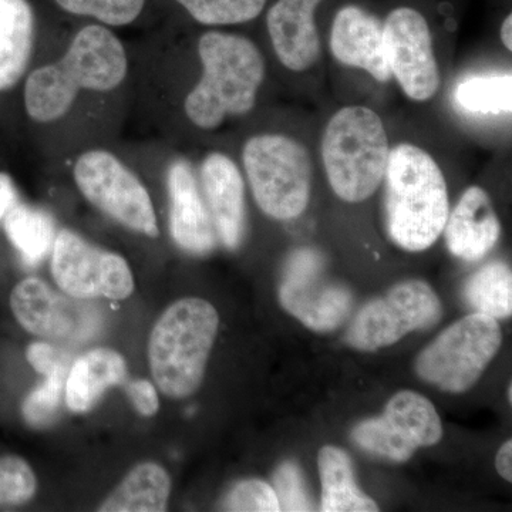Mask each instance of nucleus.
I'll list each match as a JSON object with an SVG mask.
<instances>
[{"label":"nucleus","instance_id":"1","mask_svg":"<svg viewBox=\"0 0 512 512\" xmlns=\"http://www.w3.org/2000/svg\"><path fill=\"white\" fill-rule=\"evenodd\" d=\"M133 80V57L120 36L84 23L30 67L19 92L26 123L47 156L72 157L113 133Z\"/></svg>","mask_w":512,"mask_h":512},{"label":"nucleus","instance_id":"2","mask_svg":"<svg viewBox=\"0 0 512 512\" xmlns=\"http://www.w3.org/2000/svg\"><path fill=\"white\" fill-rule=\"evenodd\" d=\"M195 55L200 73L177 99L180 116L188 126L214 131L225 121L254 110L266 63L251 39L210 29L198 37Z\"/></svg>","mask_w":512,"mask_h":512},{"label":"nucleus","instance_id":"3","mask_svg":"<svg viewBox=\"0 0 512 512\" xmlns=\"http://www.w3.org/2000/svg\"><path fill=\"white\" fill-rule=\"evenodd\" d=\"M384 190L387 234L409 252L429 249L443 234L450 208L446 178L427 151L413 144L390 150Z\"/></svg>","mask_w":512,"mask_h":512},{"label":"nucleus","instance_id":"4","mask_svg":"<svg viewBox=\"0 0 512 512\" xmlns=\"http://www.w3.org/2000/svg\"><path fill=\"white\" fill-rule=\"evenodd\" d=\"M218 329L220 315L205 299L184 298L165 309L148 339V365L164 396L180 400L200 389Z\"/></svg>","mask_w":512,"mask_h":512},{"label":"nucleus","instance_id":"5","mask_svg":"<svg viewBox=\"0 0 512 512\" xmlns=\"http://www.w3.org/2000/svg\"><path fill=\"white\" fill-rule=\"evenodd\" d=\"M390 146L379 114L363 106L339 110L326 126L322 158L340 200L366 201L382 184Z\"/></svg>","mask_w":512,"mask_h":512},{"label":"nucleus","instance_id":"6","mask_svg":"<svg viewBox=\"0 0 512 512\" xmlns=\"http://www.w3.org/2000/svg\"><path fill=\"white\" fill-rule=\"evenodd\" d=\"M70 158L73 183L84 200L134 234L160 237L153 197L133 164L106 144L83 148Z\"/></svg>","mask_w":512,"mask_h":512},{"label":"nucleus","instance_id":"7","mask_svg":"<svg viewBox=\"0 0 512 512\" xmlns=\"http://www.w3.org/2000/svg\"><path fill=\"white\" fill-rule=\"evenodd\" d=\"M241 160L254 200L266 215L288 221L305 212L312 188L305 146L281 134H256L244 144Z\"/></svg>","mask_w":512,"mask_h":512},{"label":"nucleus","instance_id":"8","mask_svg":"<svg viewBox=\"0 0 512 512\" xmlns=\"http://www.w3.org/2000/svg\"><path fill=\"white\" fill-rule=\"evenodd\" d=\"M503 332L497 319L471 313L457 320L421 350L416 373L424 382L447 393H466L497 356Z\"/></svg>","mask_w":512,"mask_h":512},{"label":"nucleus","instance_id":"9","mask_svg":"<svg viewBox=\"0 0 512 512\" xmlns=\"http://www.w3.org/2000/svg\"><path fill=\"white\" fill-rule=\"evenodd\" d=\"M441 312L439 296L429 284L416 279L402 282L360 309L350 325L346 342L360 352H377L409 333L436 325Z\"/></svg>","mask_w":512,"mask_h":512},{"label":"nucleus","instance_id":"10","mask_svg":"<svg viewBox=\"0 0 512 512\" xmlns=\"http://www.w3.org/2000/svg\"><path fill=\"white\" fill-rule=\"evenodd\" d=\"M53 279L73 298L123 301L134 292V276L124 256L94 245L72 229H59L50 252Z\"/></svg>","mask_w":512,"mask_h":512},{"label":"nucleus","instance_id":"11","mask_svg":"<svg viewBox=\"0 0 512 512\" xmlns=\"http://www.w3.org/2000/svg\"><path fill=\"white\" fill-rule=\"evenodd\" d=\"M441 437L436 407L413 390L394 394L382 416L363 420L352 431L357 447L394 463H406L419 448L436 446Z\"/></svg>","mask_w":512,"mask_h":512},{"label":"nucleus","instance_id":"12","mask_svg":"<svg viewBox=\"0 0 512 512\" xmlns=\"http://www.w3.org/2000/svg\"><path fill=\"white\" fill-rule=\"evenodd\" d=\"M278 296L289 315L318 333L338 329L353 308L352 292L326 276L325 259L309 248L289 256Z\"/></svg>","mask_w":512,"mask_h":512},{"label":"nucleus","instance_id":"13","mask_svg":"<svg viewBox=\"0 0 512 512\" xmlns=\"http://www.w3.org/2000/svg\"><path fill=\"white\" fill-rule=\"evenodd\" d=\"M13 315L32 335L64 342H84L100 330V312L92 303L62 295L39 278L20 281L10 295Z\"/></svg>","mask_w":512,"mask_h":512},{"label":"nucleus","instance_id":"14","mask_svg":"<svg viewBox=\"0 0 512 512\" xmlns=\"http://www.w3.org/2000/svg\"><path fill=\"white\" fill-rule=\"evenodd\" d=\"M384 56L404 94L416 101L439 92V64L434 56L429 23L419 10L397 8L383 23Z\"/></svg>","mask_w":512,"mask_h":512},{"label":"nucleus","instance_id":"15","mask_svg":"<svg viewBox=\"0 0 512 512\" xmlns=\"http://www.w3.org/2000/svg\"><path fill=\"white\" fill-rule=\"evenodd\" d=\"M164 165L171 239L187 254H211L218 245L217 232L194 164L187 157L173 156Z\"/></svg>","mask_w":512,"mask_h":512},{"label":"nucleus","instance_id":"16","mask_svg":"<svg viewBox=\"0 0 512 512\" xmlns=\"http://www.w3.org/2000/svg\"><path fill=\"white\" fill-rule=\"evenodd\" d=\"M197 173L218 242L235 251L241 247L247 227L244 175L238 164L220 151L207 154Z\"/></svg>","mask_w":512,"mask_h":512},{"label":"nucleus","instance_id":"17","mask_svg":"<svg viewBox=\"0 0 512 512\" xmlns=\"http://www.w3.org/2000/svg\"><path fill=\"white\" fill-rule=\"evenodd\" d=\"M322 0H278L266 13L275 55L286 69L305 72L319 59L315 12Z\"/></svg>","mask_w":512,"mask_h":512},{"label":"nucleus","instance_id":"18","mask_svg":"<svg viewBox=\"0 0 512 512\" xmlns=\"http://www.w3.org/2000/svg\"><path fill=\"white\" fill-rule=\"evenodd\" d=\"M42 50L30 0H0V97L20 92Z\"/></svg>","mask_w":512,"mask_h":512},{"label":"nucleus","instance_id":"19","mask_svg":"<svg viewBox=\"0 0 512 512\" xmlns=\"http://www.w3.org/2000/svg\"><path fill=\"white\" fill-rule=\"evenodd\" d=\"M330 49L340 63L365 70L377 82L392 79L384 56L383 23L359 6L348 5L336 13Z\"/></svg>","mask_w":512,"mask_h":512},{"label":"nucleus","instance_id":"20","mask_svg":"<svg viewBox=\"0 0 512 512\" xmlns=\"http://www.w3.org/2000/svg\"><path fill=\"white\" fill-rule=\"evenodd\" d=\"M443 232L451 254L468 262L483 259L501 234L500 220L490 195L480 187L468 188L448 214Z\"/></svg>","mask_w":512,"mask_h":512},{"label":"nucleus","instance_id":"21","mask_svg":"<svg viewBox=\"0 0 512 512\" xmlns=\"http://www.w3.org/2000/svg\"><path fill=\"white\" fill-rule=\"evenodd\" d=\"M126 359L113 349L99 348L80 356L67 373L64 399L74 413H87L110 387L123 383Z\"/></svg>","mask_w":512,"mask_h":512},{"label":"nucleus","instance_id":"22","mask_svg":"<svg viewBox=\"0 0 512 512\" xmlns=\"http://www.w3.org/2000/svg\"><path fill=\"white\" fill-rule=\"evenodd\" d=\"M323 512H376L379 505L360 490L352 461L342 448L325 446L318 456Z\"/></svg>","mask_w":512,"mask_h":512},{"label":"nucleus","instance_id":"23","mask_svg":"<svg viewBox=\"0 0 512 512\" xmlns=\"http://www.w3.org/2000/svg\"><path fill=\"white\" fill-rule=\"evenodd\" d=\"M171 494V478L153 461L138 464L109 497L100 504L101 512H163Z\"/></svg>","mask_w":512,"mask_h":512},{"label":"nucleus","instance_id":"24","mask_svg":"<svg viewBox=\"0 0 512 512\" xmlns=\"http://www.w3.org/2000/svg\"><path fill=\"white\" fill-rule=\"evenodd\" d=\"M2 225L10 244L30 266L50 255L59 232L49 211L20 200L10 208Z\"/></svg>","mask_w":512,"mask_h":512},{"label":"nucleus","instance_id":"25","mask_svg":"<svg viewBox=\"0 0 512 512\" xmlns=\"http://www.w3.org/2000/svg\"><path fill=\"white\" fill-rule=\"evenodd\" d=\"M464 298L477 313L494 319L510 318L512 313V274L504 262L478 269L464 286Z\"/></svg>","mask_w":512,"mask_h":512},{"label":"nucleus","instance_id":"26","mask_svg":"<svg viewBox=\"0 0 512 512\" xmlns=\"http://www.w3.org/2000/svg\"><path fill=\"white\" fill-rule=\"evenodd\" d=\"M458 106L468 113L497 116L511 114L512 76H474L458 84L454 93Z\"/></svg>","mask_w":512,"mask_h":512},{"label":"nucleus","instance_id":"27","mask_svg":"<svg viewBox=\"0 0 512 512\" xmlns=\"http://www.w3.org/2000/svg\"><path fill=\"white\" fill-rule=\"evenodd\" d=\"M192 20L208 28L244 25L264 12L268 0H174Z\"/></svg>","mask_w":512,"mask_h":512},{"label":"nucleus","instance_id":"28","mask_svg":"<svg viewBox=\"0 0 512 512\" xmlns=\"http://www.w3.org/2000/svg\"><path fill=\"white\" fill-rule=\"evenodd\" d=\"M57 8L74 18L87 19L110 29L127 28L140 19L147 0H53Z\"/></svg>","mask_w":512,"mask_h":512},{"label":"nucleus","instance_id":"29","mask_svg":"<svg viewBox=\"0 0 512 512\" xmlns=\"http://www.w3.org/2000/svg\"><path fill=\"white\" fill-rule=\"evenodd\" d=\"M69 369H59L46 376V382L29 394L23 403V417L33 427L52 423L59 412L66 389Z\"/></svg>","mask_w":512,"mask_h":512},{"label":"nucleus","instance_id":"30","mask_svg":"<svg viewBox=\"0 0 512 512\" xmlns=\"http://www.w3.org/2000/svg\"><path fill=\"white\" fill-rule=\"evenodd\" d=\"M36 490V476L28 461L18 456L0 457V507L29 503Z\"/></svg>","mask_w":512,"mask_h":512},{"label":"nucleus","instance_id":"31","mask_svg":"<svg viewBox=\"0 0 512 512\" xmlns=\"http://www.w3.org/2000/svg\"><path fill=\"white\" fill-rule=\"evenodd\" d=\"M224 510L241 512H278V497L274 487L262 480H244L232 487L227 497H225Z\"/></svg>","mask_w":512,"mask_h":512},{"label":"nucleus","instance_id":"32","mask_svg":"<svg viewBox=\"0 0 512 512\" xmlns=\"http://www.w3.org/2000/svg\"><path fill=\"white\" fill-rule=\"evenodd\" d=\"M274 490L281 511H312L313 505L306 493L301 470L292 461H286L276 470Z\"/></svg>","mask_w":512,"mask_h":512},{"label":"nucleus","instance_id":"33","mask_svg":"<svg viewBox=\"0 0 512 512\" xmlns=\"http://www.w3.org/2000/svg\"><path fill=\"white\" fill-rule=\"evenodd\" d=\"M26 359L36 372L50 375L59 369H69V355L46 342H35L29 346Z\"/></svg>","mask_w":512,"mask_h":512},{"label":"nucleus","instance_id":"34","mask_svg":"<svg viewBox=\"0 0 512 512\" xmlns=\"http://www.w3.org/2000/svg\"><path fill=\"white\" fill-rule=\"evenodd\" d=\"M127 394L137 412L143 414V416H154L160 409L156 387L148 380H134V382L128 384Z\"/></svg>","mask_w":512,"mask_h":512},{"label":"nucleus","instance_id":"35","mask_svg":"<svg viewBox=\"0 0 512 512\" xmlns=\"http://www.w3.org/2000/svg\"><path fill=\"white\" fill-rule=\"evenodd\" d=\"M19 200L18 187L12 175L0 170V224L5 220L10 208Z\"/></svg>","mask_w":512,"mask_h":512},{"label":"nucleus","instance_id":"36","mask_svg":"<svg viewBox=\"0 0 512 512\" xmlns=\"http://www.w3.org/2000/svg\"><path fill=\"white\" fill-rule=\"evenodd\" d=\"M495 467H497L498 474L504 478L508 483H512V441H505L500 450H498L497 457H495Z\"/></svg>","mask_w":512,"mask_h":512},{"label":"nucleus","instance_id":"37","mask_svg":"<svg viewBox=\"0 0 512 512\" xmlns=\"http://www.w3.org/2000/svg\"><path fill=\"white\" fill-rule=\"evenodd\" d=\"M501 40H503V45L507 47L508 50H512V16L508 15L507 18L504 19L503 26H501Z\"/></svg>","mask_w":512,"mask_h":512},{"label":"nucleus","instance_id":"38","mask_svg":"<svg viewBox=\"0 0 512 512\" xmlns=\"http://www.w3.org/2000/svg\"><path fill=\"white\" fill-rule=\"evenodd\" d=\"M508 402H512V384H508Z\"/></svg>","mask_w":512,"mask_h":512}]
</instances>
